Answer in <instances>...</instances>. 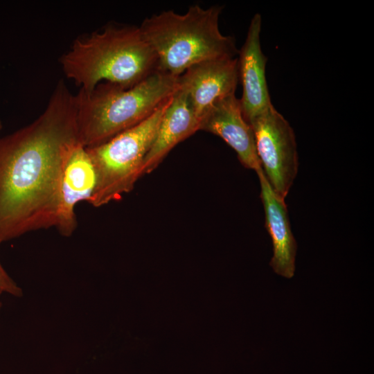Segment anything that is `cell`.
<instances>
[{
	"label": "cell",
	"mask_w": 374,
	"mask_h": 374,
	"mask_svg": "<svg viewBox=\"0 0 374 374\" xmlns=\"http://www.w3.org/2000/svg\"><path fill=\"white\" fill-rule=\"evenodd\" d=\"M249 124L262 171L274 191L285 198L299 168L296 143L288 121L273 106Z\"/></svg>",
	"instance_id": "cell-6"
},
{
	"label": "cell",
	"mask_w": 374,
	"mask_h": 374,
	"mask_svg": "<svg viewBox=\"0 0 374 374\" xmlns=\"http://www.w3.org/2000/svg\"><path fill=\"white\" fill-rule=\"evenodd\" d=\"M239 82L238 59L220 58L196 64L178 80V88L187 94L199 121L220 98L233 93Z\"/></svg>",
	"instance_id": "cell-8"
},
{
	"label": "cell",
	"mask_w": 374,
	"mask_h": 374,
	"mask_svg": "<svg viewBox=\"0 0 374 374\" xmlns=\"http://www.w3.org/2000/svg\"><path fill=\"white\" fill-rule=\"evenodd\" d=\"M60 63L84 90L105 82L129 89L158 71L156 55L135 26H109L78 38Z\"/></svg>",
	"instance_id": "cell-2"
},
{
	"label": "cell",
	"mask_w": 374,
	"mask_h": 374,
	"mask_svg": "<svg viewBox=\"0 0 374 374\" xmlns=\"http://www.w3.org/2000/svg\"><path fill=\"white\" fill-rule=\"evenodd\" d=\"M77 141L74 95L63 80L37 118L0 137V245L55 226L62 164Z\"/></svg>",
	"instance_id": "cell-1"
},
{
	"label": "cell",
	"mask_w": 374,
	"mask_h": 374,
	"mask_svg": "<svg viewBox=\"0 0 374 374\" xmlns=\"http://www.w3.org/2000/svg\"><path fill=\"white\" fill-rule=\"evenodd\" d=\"M0 292L13 296H22V290L10 277L0 262Z\"/></svg>",
	"instance_id": "cell-13"
},
{
	"label": "cell",
	"mask_w": 374,
	"mask_h": 374,
	"mask_svg": "<svg viewBox=\"0 0 374 374\" xmlns=\"http://www.w3.org/2000/svg\"><path fill=\"white\" fill-rule=\"evenodd\" d=\"M178 80L157 71L129 89L105 82L80 89L74 95L80 141L92 148L140 123L172 96Z\"/></svg>",
	"instance_id": "cell-4"
},
{
	"label": "cell",
	"mask_w": 374,
	"mask_h": 374,
	"mask_svg": "<svg viewBox=\"0 0 374 374\" xmlns=\"http://www.w3.org/2000/svg\"><path fill=\"white\" fill-rule=\"evenodd\" d=\"M1 294H2V292H0V296H1ZM0 308H1V302H0Z\"/></svg>",
	"instance_id": "cell-15"
},
{
	"label": "cell",
	"mask_w": 374,
	"mask_h": 374,
	"mask_svg": "<svg viewBox=\"0 0 374 374\" xmlns=\"http://www.w3.org/2000/svg\"><path fill=\"white\" fill-rule=\"evenodd\" d=\"M222 10L197 4L183 15L167 10L145 19L139 28L156 55L158 71L180 76L199 62L235 57L239 50L234 37L219 28Z\"/></svg>",
	"instance_id": "cell-3"
},
{
	"label": "cell",
	"mask_w": 374,
	"mask_h": 374,
	"mask_svg": "<svg viewBox=\"0 0 374 374\" xmlns=\"http://www.w3.org/2000/svg\"><path fill=\"white\" fill-rule=\"evenodd\" d=\"M261 26V15L256 13L250 21L246 39L237 58L239 81L242 87L240 103L248 123L273 106L266 79L267 58L260 44Z\"/></svg>",
	"instance_id": "cell-9"
},
{
	"label": "cell",
	"mask_w": 374,
	"mask_h": 374,
	"mask_svg": "<svg viewBox=\"0 0 374 374\" xmlns=\"http://www.w3.org/2000/svg\"><path fill=\"white\" fill-rule=\"evenodd\" d=\"M2 127H3L2 122H1V117H0V132H1V129H2Z\"/></svg>",
	"instance_id": "cell-14"
},
{
	"label": "cell",
	"mask_w": 374,
	"mask_h": 374,
	"mask_svg": "<svg viewBox=\"0 0 374 374\" xmlns=\"http://www.w3.org/2000/svg\"><path fill=\"white\" fill-rule=\"evenodd\" d=\"M199 121L189 98L179 88L172 96L143 166V175L154 170L180 142L199 131Z\"/></svg>",
	"instance_id": "cell-12"
},
{
	"label": "cell",
	"mask_w": 374,
	"mask_h": 374,
	"mask_svg": "<svg viewBox=\"0 0 374 374\" xmlns=\"http://www.w3.org/2000/svg\"><path fill=\"white\" fill-rule=\"evenodd\" d=\"M199 130L222 139L246 168L256 172L262 168L252 128L242 115L240 99L235 93L220 98L211 106L201 119Z\"/></svg>",
	"instance_id": "cell-10"
},
{
	"label": "cell",
	"mask_w": 374,
	"mask_h": 374,
	"mask_svg": "<svg viewBox=\"0 0 374 374\" xmlns=\"http://www.w3.org/2000/svg\"><path fill=\"white\" fill-rule=\"evenodd\" d=\"M171 98L136 125L100 145L87 148L96 175V188L87 203L100 207L133 189L143 175L145 156Z\"/></svg>",
	"instance_id": "cell-5"
},
{
	"label": "cell",
	"mask_w": 374,
	"mask_h": 374,
	"mask_svg": "<svg viewBox=\"0 0 374 374\" xmlns=\"http://www.w3.org/2000/svg\"><path fill=\"white\" fill-rule=\"evenodd\" d=\"M256 174L260 181L265 227L273 245V256L269 264L275 273L291 278L295 271L297 245L292 232L285 199L274 191L262 168Z\"/></svg>",
	"instance_id": "cell-11"
},
{
	"label": "cell",
	"mask_w": 374,
	"mask_h": 374,
	"mask_svg": "<svg viewBox=\"0 0 374 374\" xmlns=\"http://www.w3.org/2000/svg\"><path fill=\"white\" fill-rule=\"evenodd\" d=\"M96 185L95 168L87 149L80 141L68 149L62 164L59 202L55 228L70 237L77 227L75 208L91 199Z\"/></svg>",
	"instance_id": "cell-7"
}]
</instances>
